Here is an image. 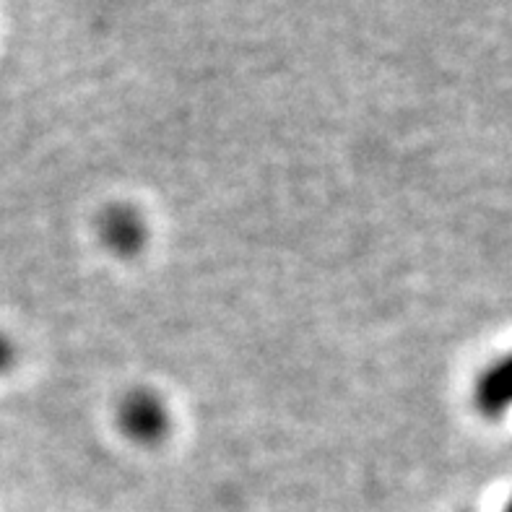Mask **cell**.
<instances>
[{"mask_svg":"<svg viewBox=\"0 0 512 512\" xmlns=\"http://www.w3.org/2000/svg\"><path fill=\"white\" fill-rule=\"evenodd\" d=\"M11 362H13V346H11V341H8V338L0 333V372L8 370V367H11Z\"/></svg>","mask_w":512,"mask_h":512,"instance_id":"cell-1","label":"cell"},{"mask_svg":"<svg viewBox=\"0 0 512 512\" xmlns=\"http://www.w3.org/2000/svg\"><path fill=\"white\" fill-rule=\"evenodd\" d=\"M507 512H512V507H510V510H507Z\"/></svg>","mask_w":512,"mask_h":512,"instance_id":"cell-2","label":"cell"}]
</instances>
